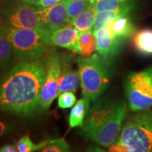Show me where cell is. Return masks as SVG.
<instances>
[{
    "label": "cell",
    "mask_w": 152,
    "mask_h": 152,
    "mask_svg": "<svg viewBox=\"0 0 152 152\" xmlns=\"http://www.w3.org/2000/svg\"><path fill=\"white\" fill-rule=\"evenodd\" d=\"M79 35L80 32L74 26H64L51 33L49 39L51 45L68 49L80 54Z\"/></svg>",
    "instance_id": "obj_11"
},
{
    "label": "cell",
    "mask_w": 152,
    "mask_h": 152,
    "mask_svg": "<svg viewBox=\"0 0 152 152\" xmlns=\"http://www.w3.org/2000/svg\"><path fill=\"white\" fill-rule=\"evenodd\" d=\"M133 42L137 50L144 54H152V30L144 29L134 35Z\"/></svg>",
    "instance_id": "obj_18"
},
{
    "label": "cell",
    "mask_w": 152,
    "mask_h": 152,
    "mask_svg": "<svg viewBox=\"0 0 152 152\" xmlns=\"http://www.w3.org/2000/svg\"><path fill=\"white\" fill-rule=\"evenodd\" d=\"M132 4H130L128 7H125L124 9H119V10L96 12L94 15V20L92 28V32L93 33L100 28H106L119 16L127 15L132 10Z\"/></svg>",
    "instance_id": "obj_13"
},
{
    "label": "cell",
    "mask_w": 152,
    "mask_h": 152,
    "mask_svg": "<svg viewBox=\"0 0 152 152\" xmlns=\"http://www.w3.org/2000/svg\"><path fill=\"white\" fill-rule=\"evenodd\" d=\"M14 125L7 121L0 120V140L10 134L11 132H14Z\"/></svg>",
    "instance_id": "obj_25"
},
{
    "label": "cell",
    "mask_w": 152,
    "mask_h": 152,
    "mask_svg": "<svg viewBox=\"0 0 152 152\" xmlns=\"http://www.w3.org/2000/svg\"><path fill=\"white\" fill-rule=\"evenodd\" d=\"M4 28L15 59L20 62L37 59L46 56L51 45L50 35L46 31L7 26Z\"/></svg>",
    "instance_id": "obj_4"
},
{
    "label": "cell",
    "mask_w": 152,
    "mask_h": 152,
    "mask_svg": "<svg viewBox=\"0 0 152 152\" xmlns=\"http://www.w3.org/2000/svg\"><path fill=\"white\" fill-rule=\"evenodd\" d=\"M78 42L80 53L83 57H90L96 50V39L92 31L80 33Z\"/></svg>",
    "instance_id": "obj_19"
},
{
    "label": "cell",
    "mask_w": 152,
    "mask_h": 152,
    "mask_svg": "<svg viewBox=\"0 0 152 152\" xmlns=\"http://www.w3.org/2000/svg\"><path fill=\"white\" fill-rule=\"evenodd\" d=\"M92 5L94 11L99 12L119 10L128 7L130 4L125 3V1H121L120 0H95Z\"/></svg>",
    "instance_id": "obj_22"
},
{
    "label": "cell",
    "mask_w": 152,
    "mask_h": 152,
    "mask_svg": "<svg viewBox=\"0 0 152 152\" xmlns=\"http://www.w3.org/2000/svg\"><path fill=\"white\" fill-rule=\"evenodd\" d=\"M95 14L96 11H94V7L92 4L88 9L83 11L76 17L72 21L71 24L80 33L92 31Z\"/></svg>",
    "instance_id": "obj_17"
},
{
    "label": "cell",
    "mask_w": 152,
    "mask_h": 152,
    "mask_svg": "<svg viewBox=\"0 0 152 152\" xmlns=\"http://www.w3.org/2000/svg\"><path fill=\"white\" fill-rule=\"evenodd\" d=\"M40 152H71L67 142L64 138L50 140V142L40 150Z\"/></svg>",
    "instance_id": "obj_23"
},
{
    "label": "cell",
    "mask_w": 152,
    "mask_h": 152,
    "mask_svg": "<svg viewBox=\"0 0 152 152\" xmlns=\"http://www.w3.org/2000/svg\"><path fill=\"white\" fill-rule=\"evenodd\" d=\"M47 71L39 98L40 112L47 111L53 101L57 97L58 81L61 73V62L58 55L54 53L47 56Z\"/></svg>",
    "instance_id": "obj_8"
},
{
    "label": "cell",
    "mask_w": 152,
    "mask_h": 152,
    "mask_svg": "<svg viewBox=\"0 0 152 152\" xmlns=\"http://www.w3.org/2000/svg\"><path fill=\"white\" fill-rule=\"evenodd\" d=\"M0 152H18L16 145L7 144L0 147Z\"/></svg>",
    "instance_id": "obj_27"
},
{
    "label": "cell",
    "mask_w": 152,
    "mask_h": 152,
    "mask_svg": "<svg viewBox=\"0 0 152 152\" xmlns=\"http://www.w3.org/2000/svg\"><path fill=\"white\" fill-rule=\"evenodd\" d=\"M120 1H125V0H120Z\"/></svg>",
    "instance_id": "obj_31"
},
{
    "label": "cell",
    "mask_w": 152,
    "mask_h": 152,
    "mask_svg": "<svg viewBox=\"0 0 152 152\" xmlns=\"http://www.w3.org/2000/svg\"><path fill=\"white\" fill-rule=\"evenodd\" d=\"M79 85H80V76L79 71H71L64 68L61 73L58 81V91L57 97L66 92H77Z\"/></svg>",
    "instance_id": "obj_15"
},
{
    "label": "cell",
    "mask_w": 152,
    "mask_h": 152,
    "mask_svg": "<svg viewBox=\"0 0 152 152\" xmlns=\"http://www.w3.org/2000/svg\"><path fill=\"white\" fill-rule=\"evenodd\" d=\"M125 92L132 111H143L152 106V66L132 72L125 79Z\"/></svg>",
    "instance_id": "obj_7"
},
{
    "label": "cell",
    "mask_w": 152,
    "mask_h": 152,
    "mask_svg": "<svg viewBox=\"0 0 152 152\" xmlns=\"http://www.w3.org/2000/svg\"><path fill=\"white\" fill-rule=\"evenodd\" d=\"M12 48L4 26L0 23V77L7 72L12 58Z\"/></svg>",
    "instance_id": "obj_14"
},
{
    "label": "cell",
    "mask_w": 152,
    "mask_h": 152,
    "mask_svg": "<svg viewBox=\"0 0 152 152\" xmlns=\"http://www.w3.org/2000/svg\"><path fill=\"white\" fill-rule=\"evenodd\" d=\"M93 33L96 39V51L101 56L109 60L119 52L124 39L113 36L107 28H100Z\"/></svg>",
    "instance_id": "obj_10"
},
{
    "label": "cell",
    "mask_w": 152,
    "mask_h": 152,
    "mask_svg": "<svg viewBox=\"0 0 152 152\" xmlns=\"http://www.w3.org/2000/svg\"><path fill=\"white\" fill-rule=\"evenodd\" d=\"M47 56L20 61L0 80V112L31 116L39 110V98L47 71Z\"/></svg>",
    "instance_id": "obj_1"
},
{
    "label": "cell",
    "mask_w": 152,
    "mask_h": 152,
    "mask_svg": "<svg viewBox=\"0 0 152 152\" xmlns=\"http://www.w3.org/2000/svg\"><path fill=\"white\" fill-rule=\"evenodd\" d=\"M106 28L109 30L113 36L123 39L132 35L135 30L134 25L126 15L119 16Z\"/></svg>",
    "instance_id": "obj_16"
},
{
    "label": "cell",
    "mask_w": 152,
    "mask_h": 152,
    "mask_svg": "<svg viewBox=\"0 0 152 152\" xmlns=\"http://www.w3.org/2000/svg\"><path fill=\"white\" fill-rule=\"evenodd\" d=\"M62 0H40L36 6L40 7L42 8H48V7L56 5V4L59 3Z\"/></svg>",
    "instance_id": "obj_26"
},
{
    "label": "cell",
    "mask_w": 152,
    "mask_h": 152,
    "mask_svg": "<svg viewBox=\"0 0 152 152\" xmlns=\"http://www.w3.org/2000/svg\"><path fill=\"white\" fill-rule=\"evenodd\" d=\"M90 1H91V2L93 4V3H94V1H95V0H90Z\"/></svg>",
    "instance_id": "obj_30"
},
{
    "label": "cell",
    "mask_w": 152,
    "mask_h": 152,
    "mask_svg": "<svg viewBox=\"0 0 152 152\" xmlns=\"http://www.w3.org/2000/svg\"><path fill=\"white\" fill-rule=\"evenodd\" d=\"M107 61L96 54L77 58L82 92L90 102L99 100L109 86L111 72Z\"/></svg>",
    "instance_id": "obj_5"
},
{
    "label": "cell",
    "mask_w": 152,
    "mask_h": 152,
    "mask_svg": "<svg viewBox=\"0 0 152 152\" xmlns=\"http://www.w3.org/2000/svg\"><path fill=\"white\" fill-rule=\"evenodd\" d=\"M23 2L28 4H33V5H37L38 3L39 2L40 0H21Z\"/></svg>",
    "instance_id": "obj_29"
},
{
    "label": "cell",
    "mask_w": 152,
    "mask_h": 152,
    "mask_svg": "<svg viewBox=\"0 0 152 152\" xmlns=\"http://www.w3.org/2000/svg\"><path fill=\"white\" fill-rule=\"evenodd\" d=\"M39 7L18 0L5 1L0 8L1 23L7 27L43 30L41 7Z\"/></svg>",
    "instance_id": "obj_6"
},
{
    "label": "cell",
    "mask_w": 152,
    "mask_h": 152,
    "mask_svg": "<svg viewBox=\"0 0 152 152\" xmlns=\"http://www.w3.org/2000/svg\"><path fill=\"white\" fill-rule=\"evenodd\" d=\"M126 111L124 101L97 100L82 126L83 135L99 145L110 147L118 138Z\"/></svg>",
    "instance_id": "obj_2"
},
{
    "label": "cell",
    "mask_w": 152,
    "mask_h": 152,
    "mask_svg": "<svg viewBox=\"0 0 152 152\" xmlns=\"http://www.w3.org/2000/svg\"><path fill=\"white\" fill-rule=\"evenodd\" d=\"M109 152H152V110L131 116Z\"/></svg>",
    "instance_id": "obj_3"
},
{
    "label": "cell",
    "mask_w": 152,
    "mask_h": 152,
    "mask_svg": "<svg viewBox=\"0 0 152 152\" xmlns=\"http://www.w3.org/2000/svg\"><path fill=\"white\" fill-rule=\"evenodd\" d=\"M85 152H106L104 151V149H102V148L96 145H90L87 148Z\"/></svg>",
    "instance_id": "obj_28"
},
{
    "label": "cell",
    "mask_w": 152,
    "mask_h": 152,
    "mask_svg": "<svg viewBox=\"0 0 152 152\" xmlns=\"http://www.w3.org/2000/svg\"><path fill=\"white\" fill-rule=\"evenodd\" d=\"M126 1H129V0H126Z\"/></svg>",
    "instance_id": "obj_32"
},
{
    "label": "cell",
    "mask_w": 152,
    "mask_h": 152,
    "mask_svg": "<svg viewBox=\"0 0 152 152\" xmlns=\"http://www.w3.org/2000/svg\"><path fill=\"white\" fill-rule=\"evenodd\" d=\"M90 100L86 97L82 98L76 102L68 116L70 129L83 126L85 118L90 111Z\"/></svg>",
    "instance_id": "obj_12"
},
{
    "label": "cell",
    "mask_w": 152,
    "mask_h": 152,
    "mask_svg": "<svg viewBox=\"0 0 152 152\" xmlns=\"http://www.w3.org/2000/svg\"><path fill=\"white\" fill-rule=\"evenodd\" d=\"M49 142L50 140H46L38 144H35L29 135L26 134L19 139L15 145L18 152H36L45 147Z\"/></svg>",
    "instance_id": "obj_21"
},
{
    "label": "cell",
    "mask_w": 152,
    "mask_h": 152,
    "mask_svg": "<svg viewBox=\"0 0 152 152\" xmlns=\"http://www.w3.org/2000/svg\"><path fill=\"white\" fill-rule=\"evenodd\" d=\"M92 4L90 0H68L67 5L68 24H71L76 17L88 9Z\"/></svg>",
    "instance_id": "obj_20"
},
{
    "label": "cell",
    "mask_w": 152,
    "mask_h": 152,
    "mask_svg": "<svg viewBox=\"0 0 152 152\" xmlns=\"http://www.w3.org/2000/svg\"><path fill=\"white\" fill-rule=\"evenodd\" d=\"M76 103V96L73 92H66L58 96V106L62 109H71Z\"/></svg>",
    "instance_id": "obj_24"
},
{
    "label": "cell",
    "mask_w": 152,
    "mask_h": 152,
    "mask_svg": "<svg viewBox=\"0 0 152 152\" xmlns=\"http://www.w3.org/2000/svg\"><path fill=\"white\" fill-rule=\"evenodd\" d=\"M68 0H62L48 8L41 7V18L43 30L51 33L68 24L67 5Z\"/></svg>",
    "instance_id": "obj_9"
}]
</instances>
